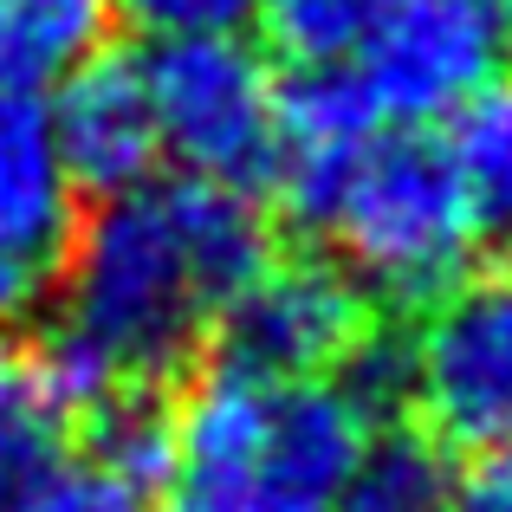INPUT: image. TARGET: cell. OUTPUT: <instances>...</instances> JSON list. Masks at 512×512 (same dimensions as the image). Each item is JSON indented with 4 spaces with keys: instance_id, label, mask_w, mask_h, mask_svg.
Masks as SVG:
<instances>
[{
    "instance_id": "5",
    "label": "cell",
    "mask_w": 512,
    "mask_h": 512,
    "mask_svg": "<svg viewBox=\"0 0 512 512\" xmlns=\"http://www.w3.org/2000/svg\"><path fill=\"white\" fill-rule=\"evenodd\" d=\"M143 91L163 150L201 182L266 201L273 163V78L240 39H156L143 52Z\"/></svg>"
},
{
    "instance_id": "8",
    "label": "cell",
    "mask_w": 512,
    "mask_h": 512,
    "mask_svg": "<svg viewBox=\"0 0 512 512\" xmlns=\"http://www.w3.org/2000/svg\"><path fill=\"white\" fill-rule=\"evenodd\" d=\"M376 124H383V111L344 65H292L286 85H273L266 201H273V221L286 227V240H305V247L325 240L344 182L376 143Z\"/></svg>"
},
{
    "instance_id": "20",
    "label": "cell",
    "mask_w": 512,
    "mask_h": 512,
    "mask_svg": "<svg viewBox=\"0 0 512 512\" xmlns=\"http://www.w3.org/2000/svg\"><path fill=\"white\" fill-rule=\"evenodd\" d=\"M493 7H500V20H506V33H512V0H493Z\"/></svg>"
},
{
    "instance_id": "10",
    "label": "cell",
    "mask_w": 512,
    "mask_h": 512,
    "mask_svg": "<svg viewBox=\"0 0 512 512\" xmlns=\"http://www.w3.org/2000/svg\"><path fill=\"white\" fill-rule=\"evenodd\" d=\"M78 214H85V201L65 175L46 104L26 91H0V247L39 286H52V273L72 253Z\"/></svg>"
},
{
    "instance_id": "3",
    "label": "cell",
    "mask_w": 512,
    "mask_h": 512,
    "mask_svg": "<svg viewBox=\"0 0 512 512\" xmlns=\"http://www.w3.org/2000/svg\"><path fill=\"white\" fill-rule=\"evenodd\" d=\"M318 247L357 279L376 312H428L454 279L480 266L474 214H467L448 137L428 124L376 130Z\"/></svg>"
},
{
    "instance_id": "7",
    "label": "cell",
    "mask_w": 512,
    "mask_h": 512,
    "mask_svg": "<svg viewBox=\"0 0 512 512\" xmlns=\"http://www.w3.org/2000/svg\"><path fill=\"white\" fill-rule=\"evenodd\" d=\"M506 46L512 33L493 0H383L357 39V78L383 117L435 124L500 85Z\"/></svg>"
},
{
    "instance_id": "12",
    "label": "cell",
    "mask_w": 512,
    "mask_h": 512,
    "mask_svg": "<svg viewBox=\"0 0 512 512\" xmlns=\"http://www.w3.org/2000/svg\"><path fill=\"white\" fill-rule=\"evenodd\" d=\"M448 156L461 169L480 260H512V85H487L454 111Z\"/></svg>"
},
{
    "instance_id": "15",
    "label": "cell",
    "mask_w": 512,
    "mask_h": 512,
    "mask_svg": "<svg viewBox=\"0 0 512 512\" xmlns=\"http://www.w3.org/2000/svg\"><path fill=\"white\" fill-rule=\"evenodd\" d=\"M13 512H156V500L143 487H130V480L78 461V454H65Z\"/></svg>"
},
{
    "instance_id": "1",
    "label": "cell",
    "mask_w": 512,
    "mask_h": 512,
    "mask_svg": "<svg viewBox=\"0 0 512 512\" xmlns=\"http://www.w3.org/2000/svg\"><path fill=\"white\" fill-rule=\"evenodd\" d=\"M52 312L39 325L85 350L111 383L182 389L201 370L214 299L175 221L169 182L85 201L65 266L46 286Z\"/></svg>"
},
{
    "instance_id": "18",
    "label": "cell",
    "mask_w": 512,
    "mask_h": 512,
    "mask_svg": "<svg viewBox=\"0 0 512 512\" xmlns=\"http://www.w3.org/2000/svg\"><path fill=\"white\" fill-rule=\"evenodd\" d=\"M39 292H46V286H39V279L26 273L7 247H0V318H26L39 305Z\"/></svg>"
},
{
    "instance_id": "2",
    "label": "cell",
    "mask_w": 512,
    "mask_h": 512,
    "mask_svg": "<svg viewBox=\"0 0 512 512\" xmlns=\"http://www.w3.org/2000/svg\"><path fill=\"white\" fill-rule=\"evenodd\" d=\"M370 428L331 383L195 370L175 389V512H331Z\"/></svg>"
},
{
    "instance_id": "11",
    "label": "cell",
    "mask_w": 512,
    "mask_h": 512,
    "mask_svg": "<svg viewBox=\"0 0 512 512\" xmlns=\"http://www.w3.org/2000/svg\"><path fill=\"white\" fill-rule=\"evenodd\" d=\"M117 0H0V91L33 98L52 78H72L104 52Z\"/></svg>"
},
{
    "instance_id": "4",
    "label": "cell",
    "mask_w": 512,
    "mask_h": 512,
    "mask_svg": "<svg viewBox=\"0 0 512 512\" xmlns=\"http://www.w3.org/2000/svg\"><path fill=\"white\" fill-rule=\"evenodd\" d=\"M376 305L325 247L286 240L234 299L214 312L201 370L247 383H325L338 357L370 331Z\"/></svg>"
},
{
    "instance_id": "17",
    "label": "cell",
    "mask_w": 512,
    "mask_h": 512,
    "mask_svg": "<svg viewBox=\"0 0 512 512\" xmlns=\"http://www.w3.org/2000/svg\"><path fill=\"white\" fill-rule=\"evenodd\" d=\"M454 512H512V441L480 448L454 480Z\"/></svg>"
},
{
    "instance_id": "6",
    "label": "cell",
    "mask_w": 512,
    "mask_h": 512,
    "mask_svg": "<svg viewBox=\"0 0 512 512\" xmlns=\"http://www.w3.org/2000/svg\"><path fill=\"white\" fill-rule=\"evenodd\" d=\"M415 428L441 454L512 441V260H480L415 312Z\"/></svg>"
},
{
    "instance_id": "14",
    "label": "cell",
    "mask_w": 512,
    "mask_h": 512,
    "mask_svg": "<svg viewBox=\"0 0 512 512\" xmlns=\"http://www.w3.org/2000/svg\"><path fill=\"white\" fill-rule=\"evenodd\" d=\"M376 7L383 0H253L266 46L292 65H338L344 52H357Z\"/></svg>"
},
{
    "instance_id": "13",
    "label": "cell",
    "mask_w": 512,
    "mask_h": 512,
    "mask_svg": "<svg viewBox=\"0 0 512 512\" xmlns=\"http://www.w3.org/2000/svg\"><path fill=\"white\" fill-rule=\"evenodd\" d=\"M331 512H454L448 454L415 422L376 428V441H363V454H357V467H350Z\"/></svg>"
},
{
    "instance_id": "9",
    "label": "cell",
    "mask_w": 512,
    "mask_h": 512,
    "mask_svg": "<svg viewBox=\"0 0 512 512\" xmlns=\"http://www.w3.org/2000/svg\"><path fill=\"white\" fill-rule=\"evenodd\" d=\"M46 117H52V137H59V156H65L78 201L130 195V188L150 182L156 156H163L137 52H91L65 78L59 104Z\"/></svg>"
},
{
    "instance_id": "16",
    "label": "cell",
    "mask_w": 512,
    "mask_h": 512,
    "mask_svg": "<svg viewBox=\"0 0 512 512\" xmlns=\"http://www.w3.org/2000/svg\"><path fill=\"white\" fill-rule=\"evenodd\" d=\"M247 13L253 0H117V20L150 39H234Z\"/></svg>"
},
{
    "instance_id": "19",
    "label": "cell",
    "mask_w": 512,
    "mask_h": 512,
    "mask_svg": "<svg viewBox=\"0 0 512 512\" xmlns=\"http://www.w3.org/2000/svg\"><path fill=\"white\" fill-rule=\"evenodd\" d=\"M7 376H13V344L0 338V383H7Z\"/></svg>"
}]
</instances>
